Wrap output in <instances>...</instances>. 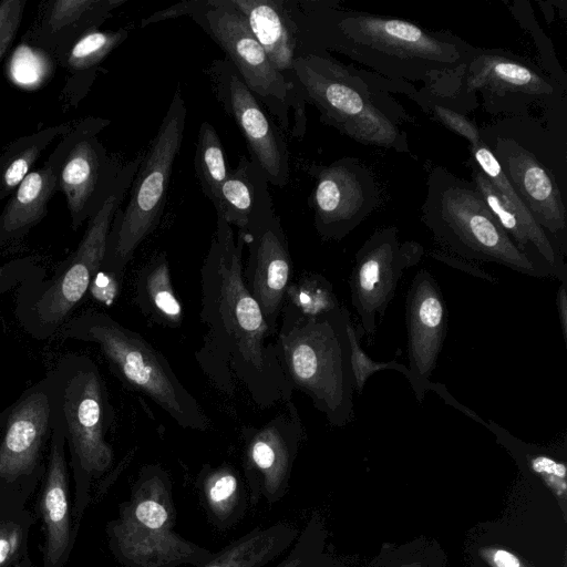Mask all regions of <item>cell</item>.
<instances>
[{"instance_id":"28","label":"cell","mask_w":567,"mask_h":567,"mask_svg":"<svg viewBox=\"0 0 567 567\" xmlns=\"http://www.w3.org/2000/svg\"><path fill=\"white\" fill-rule=\"evenodd\" d=\"M471 151L475 165L485 174L488 181L506 198L511 207L517 214L520 223L530 237L537 258L548 267L553 278L558 279L560 282L567 281L565 255L554 244L545 230L536 223L522 199L515 193L502 172L492 151L482 138L471 144Z\"/></svg>"},{"instance_id":"43","label":"cell","mask_w":567,"mask_h":567,"mask_svg":"<svg viewBox=\"0 0 567 567\" xmlns=\"http://www.w3.org/2000/svg\"><path fill=\"white\" fill-rule=\"evenodd\" d=\"M20 542V528L16 525H8L0 534V567H3L13 558Z\"/></svg>"},{"instance_id":"46","label":"cell","mask_w":567,"mask_h":567,"mask_svg":"<svg viewBox=\"0 0 567 567\" xmlns=\"http://www.w3.org/2000/svg\"><path fill=\"white\" fill-rule=\"evenodd\" d=\"M439 260H442L455 268H460L461 270H464V271H467L476 277H480V278H483V279H486V280H491V281H494V278L486 274V272H483V271H480V269L468 262H466V260H461L460 258L457 257H452V256H446V255H439V256H435Z\"/></svg>"},{"instance_id":"29","label":"cell","mask_w":567,"mask_h":567,"mask_svg":"<svg viewBox=\"0 0 567 567\" xmlns=\"http://www.w3.org/2000/svg\"><path fill=\"white\" fill-rule=\"evenodd\" d=\"M299 533L285 522L257 526L195 567H265L290 549Z\"/></svg>"},{"instance_id":"13","label":"cell","mask_w":567,"mask_h":567,"mask_svg":"<svg viewBox=\"0 0 567 567\" xmlns=\"http://www.w3.org/2000/svg\"><path fill=\"white\" fill-rule=\"evenodd\" d=\"M109 124L101 117L81 120L48 157L55 168L58 192L66 199L73 230L101 208L123 167L97 137Z\"/></svg>"},{"instance_id":"36","label":"cell","mask_w":567,"mask_h":567,"mask_svg":"<svg viewBox=\"0 0 567 567\" xmlns=\"http://www.w3.org/2000/svg\"><path fill=\"white\" fill-rule=\"evenodd\" d=\"M285 301L305 316H318L340 306L331 284L317 274L306 275L290 284Z\"/></svg>"},{"instance_id":"2","label":"cell","mask_w":567,"mask_h":567,"mask_svg":"<svg viewBox=\"0 0 567 567\" xmlns=\"http://www.w3.org/2000/svg\"><path fill=\"white\" fill-rule=\"evenodd\" d=\"M285 3L298 56L337 51L392 81L431 86L465 65L475 52L455 35L399 18L344 10L329 1Z\"/></svg>"},{"instance_id":"12","label":"cell","mask_w":567,"mask_h":567,"mask_svg":"<svg viewBox=\"0 0 567 567\" xmlns=\"http://www.w3.org/2000/svg\"><path fill=\"white\" fill-rule=\"evenodd\" d=\"M143 154L123 165L118 177L101 206L87 220L76 249L56 269L54 277L32 305L39 338L54 333L83 300L102 268L107 238L117 209L128 192Z\"/></svg>"},{"instance_id":"42","label":"cell","mask_w":567,"mask_h":567,"mask_svg":"<svg viewBox=\"0 0 567 567\" xmlns=\"http://www.w3.org/2000/svg\"><path fill=\"white\" fill-rule=\"evenodd\" d=\"M208 0H188L177 2L166 9L158 10L141 21V27L145 28L152 23L176 19L179 17H192L195 12L203 9Z\"/></svg>"},{"instance_id":"24","label":"cell","mask_w":567,"mask_h":567,"mask_svg":"<svg viewBox=\"0 0 567 567\" xmlns=\"http://www.w3.org/2000/svg\"><path fill=\"white\" fill-rule=\"evenodd\" d=\"M126 0H56L49 3L32 39L60 58L86 32L99 27Z\"/></svg>"},{"instance_id":"16","label":"cell","mask_w":567,"mask_h":567,"mask_svg":"<svg viewBox=\"0 0 567 567\" xmlns=\"http://www.w3.org/2000/svg\"><path fill=\"white\" fill-rule=\"evenodd\" d=\"M315 187L309 198L313 225L323 240H341L354 230L379 204V189L371 169L353 157L330 165L312 166Z\"/></svg>"},{"instance_id":"49","label":"cell","mask_w":567,"mask_h":567,"mask_svg":"<svg viewBox=\"0 0 567 567\" xmlns=\"http://www.w3.org/2000/svg\"><path fill=\"white\" fill-rule=\"evenodd\" d=\"M2 425H3V420H2V417L0 416V432H1Z\"/></svg>"},{"instance_id":"44","label":"cell","mask_w":567,"mask_h":567,"mask_svg":"<svg viewBox=\"0 0 567 567\" xmlns=\"http://www.w3.org/2000/svg\"><path fill=\"white\" fill-rule=\"evenodd\" d=\"M430 390L435 391L445 401V403L452 405L453 408L460 410L461 412H463L464 414H466L474 421L486 426V422L483 419H481L474 411L470 410L468 408H466L465 405H463L458 401H456L454 399V396H452V394L447 391V389L445 388L444 384L431 382L430 386H429V391Z\"/></svg>"},{"instance_id":"8","label":"cell","mask_w":567,"mask_h":567,"mask_svg":"<svg viewBox=\"0 0 567 567\" xmlns=\"http://www.w3.org/2000/svg\"><path fill=\"white\" fill-rule=\"evenodd\" d=\"M480 135L536 223L566 255L565 187L557 175L565 158L551 136L523 115L480 128Z\"/></svg>"},{"instance_id":"38","label":"cell","mask_w":567,"mask_h":567,"mask_svg":"<svg viewBox=\"0 0 567 567\" xmlns=\"http://www.w3.org/2000/svg\"><path fill=\"white\" fill-rule=\"evenodd\" d=\"M327 530L322 519L312 515L299 533L288 554L275 567H307L324 551Z\"/></svg>"},{"instance_id":"41","label":"cell","mask_w":567,"mask_h":567,"mask_svg":"<svg viewBox=\"0 0 567 567\" xmlns=\"http://www.w3.org/2000/svg\"><path fill=\"white\" fill-rule=\"evenodd\" d=\"M27 0L0 2V61L11 47L20 28Z\"/></svg>"},{"instance_id":"20","label":"cell","mask_w":567,"mask_h":567,"mask_svg":"<svg viewBox=\"0 0 567 567\" xmlns=\"http://www.w3.org/2000/svg\"><path fill=\"white\" fill-rule=\"evenodd\" d=\"M410 384L422 403L429 391L430 377L442 351L447 310L435 278L421 269L413 278L405 301Z\"/></svg>"},{"instance_id":"30","label":"cell","mask_w":567,"mask_h":567,"mask_svg":"<svg viewBox=\"0 0 567 567\" xmlns=\"http://www.w3.org/2000/svg\"><path fill=\"white\" fill-rule=\"evenodd\" d=\"M136 303L155 323L178 328L184 318L171 277L165 252L157 254L140 270L135 281Z\"/></svg>"},{"instance_id":"40","label":"cell","mask_w":567,"mask_h":567,"mask_svg":"<svg viewBox=\"0 0 567 567\" xmlns=\"http://www.w3.org/2000/svg\"><path fill=\"white\" fill-rule=\"evenodd\" d=\"M417 103L426 111L431 112L441 123H443L451 131L465 137L470 144L481 140L480 127L471 122L466 115L457 113L447 109L439 103L426 99H420Z\"/></svg>"},{"instance_id":"23","label":"cell","mask_w":567,"mask_h":567,"mask_svg":"<svg viewBox=\"0 0 567 567\" xmlns=\"http://www.w3.org/2000/svg\"><path fill=\"white\" fill-rule=\"evenodd\" d=\"M274 66L295 85L298 40L285 0H230Z\"/></svg>"},{"instance_id":"33","label":"cell","mask_w":567,"mask_h":567,"mask_svg":"<svg viewBox=\"0 0 567 567\" xmlns=\"http://www.w3.org/2000/svg\"><path fill=\"white\" fill-rule=\"evenodd\" d=\"M194 166L202 190L213 203L229 168L219 135L208 122H203L198 131Z\"/></svg>"},{"instance_id":"39","label":"cell","mask_w":567,"mask_h":567,"mask_svg":"<svg viewBox=\"0 0 567 567\" xmlns=\"http://www.w3.org/2000/svg\"><path fill=\"white\" fill-rule=\"evenodd\" d=\"M363 336L359 326H354L352 321L349 323V338L351 344V365L354 379V391L360 395L370 377L378 371L395 370L402 373L406 380H410V371L406 365L398 362L395 359L391 361H375L370 358L361 347V338Z\"/></svg>"},{"instance_id":"45","label":"cell","mask_w":567,"mask_h":567,"mask_svg":"<svg viewBox=\"0 0 567 567\" xmlns=\"http://www.w3.org/2000/svg\"><path fill=\"white\" fill-rule=\"evenodd\" d=\"M558 320L565 343H567V281H561L556 297Z\"/></svg>"},{"instance_id":"4","label":"cell","mask_w":567,"mask_h":567,"mask_svg":"<svg viewBox=\"0 0 567 567\" xmlns=\"http://www.w3.org/2000/svg\"><path fill=\"white\" fill-rule=\"evenodd\" d=\"M346 307L305 316L285 301L276 347L290 386L310 398L332 426L352 421L354 379Z\"/></svg>"},{"instance_id":"31","label":"cell","mask_w":567,"mask_h":567,"mask_svg":"<svg viewBox=\"0 0 567 567\" xmlns=\"http://www.w3.org/2000/svg\"><path fill=\"white\" fill-rule=\"evenodd\" d=\"M74 123L52 125L11 142L0 154V202L9 197L34 169L41 154Z\"/></svg>"},{"instance_id":"6","label":"cell","mask_w":567,"mask_h":567,"mask_svg":"<svg viewBox=\"0 0 567 567\" xmlns=\"http://www.w3.org/2000/svg\"><path fill=\"white\" fill-rule=\"evenodd\" d=\"M64 336L97 346L113 373L155 402L179 426L206 431L209 419L183 385L164 354L111 316L89 311L70 320Z\"/></svg>"},{"instance_id":"35","label":"cell","mask_w":567,"mask_h":567,"mask_svg":"<svg viewBox=\"0 0 567 567\" xmlns=\"http://www.w3.org/2000/svg\"><path fill=\"white\" fill-rule=\"evenodd\" d=\"M472 167L473 184L496 221L519 250L538 259L530 237L515 210L474 162H472Z\"/></svg>"},{"instance_id":"32","label":"cell","mask_w":567,"mask_h":567,"mask_svg":"<svg viewBox=\"0 0 567 567\" xmlns=\"http://www.w3.org/2000/svg\"><path fill=\"white\" fill-rule=\"evenodd\" d=\"M486 427L495 435L496 441L512 454L525 473L539 478L565 502L567 487L565 461L556 456L549 449L529 444L513 436L492 420L486 422Z\"/></svg>"},{"instance_id":"14","label":"cell","mask_w":567,"mask_h":567,"mask_svg":"<svg viewBox=\"0 0 567 567\" xmlns=\"http://www.w3.org/2000/svg\"><path fill=\"white\" fill-rule=\"evenodd\" d=\"M190 19L225 52L247 87L288 130L290 107L302 112V102L295 85L274 66L231 1L208 0Z\"/></svg>"},{"instance_id":"47","label":"cell","mask_w":567,"mask_h":567,"mask_svg":"<svg viewBox=\"0 0 567 567\" xmlns=\"http://www.w3.org/2000/svg\"><path fill=\"white\" fill-rule=\"evenodd\" d=\"M307 567H347L338 557L322 553L309 563Z\"/></svg>"},{"instance_id":"27","label":"cell","mask_w":567,"mask_h":567,"mask_svg":"<svg viewBox=\"0 0 567 567\" xmlns=\"http://www.w3.org/2000/svg\"><path fill=\"white\" fill-rule=\"evenodd\" d=\"M195 487L209 522L217 529L226 530L245 516L249 503L246 484L230 464H204Z\"/></svg>"},{"instance_id":"17","label":"cell","mask_w":567,"mask_h":567,"mask_svg":"<svg viewBox=\"0 0 567 567\" xmlns=\"http://www.w3.org/2000/svg\"><path fill=\"white\" fill-rule=\"evenodd\" d=\"M260 427L244 430L243 467L248 501L272 505L289 491L292 466L305 431L292 400Z\"/></svg>"},{"instance_id":"15","label":"cell","mask_w":567,"mask_h":567,"mask_svg":"<svg viewBox=\"0 0 567 567\" xmlns=\"http://www.w3.org/2000/svg\"><path fill=\"white\" fill-rule=\"evenodd\" d=\"M423 254L419 243H401L393 226L375 230L357 251L349 279L351 303L368 343L372 342L377 319L384 316L403 272L419 264Z\"/></svg>"},{"instance_id":"25","label":"cell","mask_w":567,"mask_h":567,"mask_svg":"<svg viewBox=\"0 0 567 567\" xmlns=\"http://www.w3.org/2000/svg\"><path fill=\"white\" fill-rule=\"evenodd\" d=\"M64 445L62 430L52 419L49 464L41 499V512L47 532L45 559L49 567H53L60 561L70 539Z\"/></svg>"},{"instance_id":"1","label":"cell","mask_w":567,"mask_h":567,"mask_svg":"<svg viewBox=\"0 0 567 567\" xmlns=\"http://www.w3.org/2000/svg\"><path fill=\"white\" fill-rule=\"evenodd\" d=\"M244 234L217 216L200 268V312L205 327L195 359L210 382L233 395L237 386L259 408L291 401L292 388L281 369L276 336L243 278Z\"/></svg>"},{"instance_id":"48","label":"cell","mask_w":567,"mask_h":567,"mask_svg":"<svg viewBox=\"0 0 567 567\" xmlns=\"http://www.w3.org/2000/svg\"><path fill=\"white\" fill-rule=\"evenodd\" d=\"M8 524H0V534L4 530Z\"/></svg>"},{"instance_id":"7","label":"cell","mask_w":567,"mask_h":567,"mask_svg":"<svg viewBox=\"0 0 567 567\" xmlns=\"http://www.w3.org/2000/svg\"><path fill=\"white\" fill-rule=\"evenodd\" d=\"M176 518L169 474L158 464L144 465L110 524L114 554L127 567H195L208 560L214 551L181 536Z\"/></svg>"},{"instance_id":"10","label":"cell","mask_w":567,"mask_h":567,"mask_svg":"<svg viewBox=\"0 0 567 567\" xmlns=\"http://www.w3.org/2000/svg\"><path fill=\"white\" fill-rule=\"evenodd\" d=\"M44 379L52 419L60 425L80 471L86 476L103 474L114 461L105 437L113 411L97 365L89 357L68 354Z\"/></svg>"},{"instance_id":"3","label":"cell","mask_w":567,"mask_h":567,"mask_svg":"<svg viewBox=\"0 0 567 567\" xmlns=\"http://www.w3.org/2000/svg\"><path fill=\"white\" fill-rule=\"evenodd\" d=\"M293 79L298 99L312 104L322 123L359 143L409 152L401 128L409 116L390 92L415 99L419 92L411 83L353 69L326 52L298 56Z\"/></svg>"},{"instance_id":"26","label":"cell","mask_w":567,"mask_h":567,"mask_svg":"<svg viewBox=\"0 0 567 567\" xmlns=\"http://www.w3.org/2000/svg\"><path fill=\"white\" fill-rule=\"evenodd\" d=\"M56 192L55 168L48 158L9 196L0 215V248L23 238L38 225L47 216L49 202Z\"/></svg>"},{"instance_id":"22","label":"cell","mask_w":567,"mask_h":567,"mask_svg":"<svg viewBox=\"0 0 567 567\" xmlns=\"http://www.w3.org/2000/svg\"><path fill=\"white\" fill-rule=\"evenodd\" d=\"M212 204L217 216L241 233L275 210L267 175L255 159L245 156L229 169Z\"/></svg>"},{"instance_id":"19","label":"cell","mask_w":567,"mask_h":567,"mask_svg":"<svg viewBox=\"0 0 567 567\" xmlns=\"http://www.w3.org/2000/svg\"><path fill=\"white\" fill-rule=\"evenodd\" d=\"M243 234L248 248L243 265L244 282L276 336L292 272L280 217L274 210Z\"/></svg>"},{"instance_id":"9","label":"cell","mask_w":567,"mask_h":567,"mask_svg":"<svg viewBox=\"0 0 567 567\" xmlns=\"http://www.w3.org/2000/svg\"><path fill=\"white\" fill-rule=\"evenodd\" d=\"M185 122L186 105L181 91L176 90L156 135L143 154L130 187V199L124 209H117L111 226L101 271L117 284L136 249L161 220Z\"/></svg>"},{"instance_id":"18","label":"cell","mask_w":567,"mask_h":567,"mask_svg":"<svg viewBox=\"0 0 567 567\" xmlns=\"http://www.w3.org/2000/svg\"><path fill=\"white\" fill-rule=\"evenodd\" d=\"M216 99L241 131L250 158L264 169L269 184L284 187L290 165L286 138L266 114L259 99L247 87L227 59L214 60L208 68Z\"/></svg>"},{"instance_id":"37","label":"cell","mask_w":567,"mask_h":567,"mask_svg":"<svg viewBox=\"0 0 567 567\" xmlns=\"http://www.w3.org/2000/svg\"><path fill=\"white\" fill-rule=\"evenodd\" d=\"M445 555L435 540L417 539L383 547L371 567H444Z\"/></svg>"},{"instance_id":"5","label":"cell","mask_w":567,"mask_h":567,"mask_svg":"<svg viewBox=\"0 0 567 567\" xmlns=\"http://www.w3.org/2000/svg\"><path fill=\"white\" fill-rule=\"evenodd\" d=\"M422 219L460 259L498 264L535 278L551 277L545 264L517 248L474 184L444 167L435 166L429 174Z\"/></svg>"},{"instance_id":"11","label":"cell","mask_w":567,"mask_h":567,"mask_svg":"<svg viewBox=\"0 0 567 567\" xmlns=\"http://www.w3.org/2000/svg\"><path fill=\"white\" fill-rule=\"evenodd\" d=\"M442 80L456 90L444 96L420 92V97L457 113L471 110L470 97L478 92L491 114L520 116L536 103H557L566 89L513 53L477 48L465 65Z\"/></svg>"},{"instance_id":"21","label":"cell","mask_w":567,"mask_h":567,"mask_svg":"<svg viewBox=\"0 0 567 567\" xmlns=\"http://www.w3.org/2000/svg\"><path fill=\"white\" fill-rule=\"evenodd\" d=\"M51 401L45 379L10 405L0 437V477L12 482L31 474L51 435Z\"/></svg>"},{"instance_id":"34","label":"cell","mask_w":567,"mask_h":567,"mask_svg":"<svg viewBox=\"0 0 567 567\" xmlns=\"http://www.w3.org/2000/svg\"><path fill=\"white\" fill-rule=\"evenodd\" d=\"M128 38L126 29L93 30L80 37L63 58L64 65L74 72L92 74L97 65Z\"/></svg>"}]
</instances>
